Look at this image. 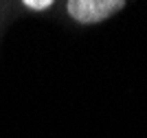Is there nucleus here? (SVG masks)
Returning a JSON list of instances; mask_svg holds the SVG:
<instances>
[{"label":"nucleus","instance_id":"nucleus-1","mask_svg":"<svg viewBox=\"0 0 147 138\" xmlns=\"http://www.w3.org/2000/svg\"><path fill=\"white\" fill-rule=\"evenodd\" d=\"M123 2L117 0H70L68 13L79 22H99L121 9Z\"/></svg>","mask_w":147,"mask_h":138},{"label":"nucleus","instance_id":"nucleus-2","mask_svg":"<svg viewBox=\"0 0 147 138\" xmlns=\"http://www.w3.org/2000/svg\"><path fill=\"white\" fill-rule=\"evenodd\" d=\"M53 5L51 0H24V7L29 9H35V11H42V9H49Z\"/></svg>","mask_w":147,"mask_h":138}]
</instances>
